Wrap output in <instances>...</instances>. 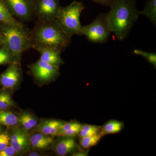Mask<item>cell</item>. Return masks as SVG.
I'll use <instances>...</instances> for the list:
<instances>
[{"mask_svg":"<svg viewBox=\"0 0 156 156\" xmlns=\"http://www.w3.org/2000/svg\"><path fill=\"white\" fill-rule=\"evenodd\" d=\"M29 37L33 49L47 47L63 52L70 45L72 37L67 35L58 25L56 20H36L33 28L28 30Z\"/></svg>","mask_w":156,"mask_h":156,"instance_id":"cell-1","label":"cell"},{"mask_svg":"<svg viewBox=\"0 0 156 156\" xmlns=\"http://www.w3.org/2000/svg\"><path fill=\"white\" fill-rule=\"evenodd\" d=\"M106 14L107 20L112 33L119 41L124 40L138 19L139 11L134 0H114Z\"/></svg>","mask_w":156,"mask_h":156,"instance_id":"cell-2","label":"cell"},{"mask_svg":"<svg viewBox=\"0 0 156 156\" xmlns=\"http://www.w3.org/2000/svg\"><path fill=\"white\" fill-rule=\"evenodd\" d=\"M3 45L12 53L16 60L20 62L21 56L32 47L28 31L14 26L0 23Z\"/></svg>","mask_w":156,"mask_h":156,"instance_id":"cell-3","label":"cell"},{"mask_svg":"<svg viewBox=\"0 0 156 156\" xmlns=\"http://www.w3.org/2000/svg\"><path fill=\"white\" fill-rule=\"evenodd\" d=\"M85 9L83 2L74 1L66 7H62L56 20L62 29L67 35L83 36L81 32L80 17Z\"/></svg>","mask_w":156,"mask_h":156,"instance_id":"cell-4","label":"cell"},{"mask_svg":"<svg viewBox=\"0 0 156 156\" xmlns=\"http://www.w3.org/2000/svg\"><path fill=\"white\" fill-rule=\"evenodd\" d=\"M81 32L89 41L102 44L108 40L112 33L109 27L106 14H98L94 21L89 25L82 26Z\"/></svg>","mask_w":156,"mask_h":156,"instance_id":"cell-5","label":"cell"},{"mask_svg":"<svg viewBox=\"0 0 156 156\" xmlns=\"http://www.w3.org/2000/svg\"><path fill=\"white\" fill-rule=\"evenodd\" d=\"M61 7L60 0H33L34 17L41 21L56 20Z\"/></svg>","mask_w":156,"mask_h":156,"instance_id":"cell-6","label":"cell"},{"mask_svg":"<svg viewBox=\"0 0 156 156\" xmlns=\"http://www.w3.org/2000/svg\"><path fill=\"white\" fill-rule=\"evenodd\" d=\"M3 1L9 11L17 20L27 22L34 17L33 0Z\"/></svg>","mask_w":156,"mask_h":156,"instance_id":"cell-7","label":"cell"},{"mask_svg":"<svg viewBox=\"0 0 156 156\" xmlns=\"http://www.w3.org/2000/svg\"><path fill=\"white\" fill-rule=\"evenodd\" d=\"M28 67L35 79L42 83L53 81L60 74L59 68L53 66L41 59L29 65Z\"/></svg>","mask_w":156,"mask_h":156,"instance_id":"cell-8","label":"cell"},{"mask_svg":"<svg viewBox=\"0 0 156 156\" xmlns=\"http://www.w3.org/2000/svg\"><path fill=\"white\" fill-rule=\"evenodd\" d=\"M21 78V69L20 62L9 64L5 72L0 75V84L4 88L12 89L17 86Z\"/></svg>","mask_w":156,"mask_h":156,"instance_id":"cell-9","label":"cell"},{"mask_svg":"<svg viewBox=\"0 0 156 156\" xmlns=\"http://www.w3.org/2000/svg\"><path fill=\"white\" fill-rule=\"evenodd\" d=\"M10 144L17 154H22L28 151L30 147L28 131L23 128H14L10 136Z\"/></svg>","mask_w":156,"mask_h":156,"instance_id":"cell-10","label":"cell"},{"mask_svg":"<svg viewBox=\"0 0 156 156\" xmlns=\"http://www.w3.org/2000/svg\"><path fill=\"white\" fill-rule=\"evenodd\" d=\"M34 49L41 54L40 59L49 64L58 68L64 64V61L61 58V52L59 50L43 47H37Z\"/></svg>","mask_w":156,"mask_h":156,"instance_id":"cell-11","label":"cell"},{"mask_svg":"<svg viewBox=\"0 0 156 156\" xmlns=\"http://www.w3.org/2000/svg\"><path fill=\"white\" fill-rule=\"evenodd\" d=\"M64 124L56 120H43L37 125L36 131L51 136H55L58 130Z\"/></svg>","mask_w":156,"mask_h":156,"instance_id":"cell-12","label":"cell"},{"mask_svg":"<svg viewBox=\"0 0 156 156\" xmlns=\"http://www.w3.org/2000/svg\"><path fill=\"white\" fill-rule=\"evenodd\" d=\"M57 143L55 147V151L58 156L66 155L74 152L79 148V147L73 137H65Z\"/></svg>","mask_w":156,"mask_h":156,"instance_id":"cell-13","label":"cell"},{"mask_svg":"<svg viewBox=\"0 0 156 156\" xmlns=\"http://www.w3.org/2000/svg\"><path fill=\"white\" fill-rule=\"evenodd\" d=\"M30 145L35 149L44 150L50 147L54 143L52 136L37 133L30 136Z\"/></svg>","mask_w":156,"mask_h":156,"instance_id":"cell-14","label":"cell"},{"mask_svg":"<svg viewBox=\"0 0 156 156\" xmlns=\"http://www.w3.org/2000/svg\"><path fill=\"white\" fill-rule=\"evenodd\" d=\"M0 23L14 26L24 30H28L12 15L3 0H0Z\"/></svg>","mask_w":156,"mask_h":156,"instance_id":"cell-15","label":"cell"},{"mask_svg":"<svg viewBox=\"0 0 156 156\" xmlns=\"http://www.w3.org/2000/svg\"><path fill=\"white\" fill-rule=\"evenodd\" d=\"M124 128L122 122L116 120H110L105 123L100 130L102 136L106 134H113L119 132Z\"/></svg>","mask_w":156,"mask_h":156,"instance_id":"cell-16","label":"cell"},{"mask_svg":"<svg viewBox=\"0 0 156 156\" xmlns=\"http://www.w3.org/2000/svg\"><path fill=\"white\" fill-rule=\"evenodd\" d=\"M140 15H144L147 17L151 22L156 26V0H148L142 11H139Z\"/></svg>","mask_w":156,"mask_h":156,"instance_id":"cell-17","label":"cell"},{"mask_svg":"<svg viewBox=\"0 0 156 156\" xmlns=\"http://www.w3.org/2000/svg\"><path fill=\"white\" fill-rule=\"evenodd\" d=\"M18 122L22 128L29 131L37 125V121L35 118L29 112L23 113L18 118Z\"/></svg>","mask_w":156,"mask_h":156,"instance_id":"cell-18","label":"cell"},{"mask_svg":"<svg viewBox=\"0 0 156 156\" xmlns=\"http://www.w3.org/2000/svg\"><path fill=\"white\" fill-rule=\"evenodd\" d=\"M18 122V118L12 112L5 110H0V124L6 126H16Z\"/></svg>","mask_w":156,"mask_h":156,"instance_id":"cell-19","label":"cell"},{"mask_svg":"<svg viewBox=\"0 0 156 156\" xmlns=\"http://www.w3.org/2000/svg\"><path fill=\"white\" fill-rule=\"evenodd\" d=\"M102 136L99 132L95 135L82 137L80 138V144L81 147L84 148H89L96 145Z\"/></svg>","mask_w":156,"mask_h":156,"instance_id":"cell-20","label":"cell"},{"mask_svg":"<svg viewBox=\"0 0 156 156\" xmlns=\"http://www.w3.org/2000/svg\"><path fill=\"white\" fill-rule=\"evenodd\" d=\"M14 62H19L5 46L2 45L0 47V65L10 64Z\"/></svg>","mask_w":156,"mask_h":156,"instance_id":"cell-21","label":"cell"},{"mask_svg":"<svg viewBox=\"0 0 156 156\" xmlns=\"http://www.w3.org/2000/svg\"><path fill=\"white\" fill-rule=\"evenodd\" d=\"M99 126L90 125H83L78 135L80 138L95 135L100 132Z\"/></svg>","mask_w":156,"mask_h":156,"instance_id":"cell-22","label":"cell"},{"mask_svg":"<svg viewBox=\"0 0 156 156\" xmlns=\"http://www.w3.org/2000/svg\"><path fill=\"white\" fill-rule=\"evenodd\" d=\"M14 105V102L9 93L0 92V110H6Z\"/></svg>","mask_w":156,"mask_h":156,"instance_id":"cell-23","label":"cell"},{"mask_svg":"<svg viewBox=\"0 0 156 156\" xmlns=\"http://www.w3.org/2000/svg\"><path fill=\"white\" fill-rule=\"evenodd\" d=\"M134 54L142 56L149 62L154 67L156 66V54L155 53H148L145 51L139 50H134Z\"/></svg>","mask_w":156,"mask_h":156,"instance_id":"cell-24","label":"cell"},{"mask_svg":"<svg viewBox=\"0 0 156 156\" xmlns=\"http://www.w3.org/2000/svg\"><path fill=\"white\" fill-rule=\"evenodd\" d=\"M78 127L71 128L62 132H58L56 133L55 136H65V137H74L79 134L81 127Z\"/></svg>","mask_w":156,"mask_h":156,"instance_id":"cell-25","label":"cell"},{"mask_svg":"<svg viewBox=\"0 0 156 156\" xmlns=\"http://www.w3.org/2000/svg\"><path fill=\"white\" fill-rule=\"evenodd\" d=\"M10 136L6 133H0V151L10 144Z\"/></svg>","mask_w":156,"mask_h":156,"instance_id":"cell-26","label":"cell"},{"mask_svg":"<svg viewBox=\"0 0 156 156\" xmlns=\"http://www.w3.org/2000/svg\"><path fill=\"white\" fill-rule=\"evenodd\" d=\"M82 124L80 123L76 122H70L67 123H65L62 126L60 129L58 130V132H62L71 129V128H76V127H81L82 126Z\"/></svg>","mask_w":156,"mask_h":156,"instance_id":"cell-27","label":"cell"},{"mask_svg":"<svg viewBox=\"0 0 156 156\" xmlns=\"http://www.w3.org/2000/svg\"><path fill=\"white\" fill-rule=\"evenodd\" d=\"M16 154V151L11 145H8L0 151V156H13Z\"/></svg>","mask_w":156,"mask_h":156,"instance_id":"cell-28","label":"cell"},{"mask_svg":"<svg viewBox=\"0 0 156 156\" xmlns=\"http://www.w3.org/2000/svg\"><path fill=\"white\" fill-rule=\"evenodd\" d=\"M93 2L100 5L106 6H110L114 0H92Z\"/></svg>","mask_w":156,"mask_h":156,"instance_id":"cell-29","label":"cell"},{"mask_svg":"<svg viewBox=\"0 0 156 156\" xmlns=\"http://www.w3.org/2000/svg\"><path fill=\"white\" fill-rule=\"evenodd\" d=\"M88 152H78L74 154L73 156H83L88 155Z\"/></svg>","mask_w":156,"mask_h":156,"instance_id":"cell-30","label":"cell"},{"mask_svg":"<svg viewBox=\"0 0 156 156\" xmlns=\"http://www.w3.org/2000/svg\"><path fill=\"white\" fill-rule=\"evenodd\" d=\"M3 45V39L2 36V32H1V28H0V47Z\"/></svg>","mask_w":156,"mask_h":156,"instance_id":"cell-31","label":"cell"},{"mask_svg":"<svg viewBox=\"0 0 156 156\" xmlns=\"http://www.w3.org/2000/svg\"><path fill=\"white\" fill-rule=\"evenodd\" d=\"M30 156H39V154L36 153H31L29 155Z\"/></svg>","mask_w":156,"mask_h":156,"instance_id":"cell-32","label":"cell"},{"mask_svg":"<svg viewBox=\"0 0 156 156\" xmlns=\"http://www.w3.org/2000/svg\"><path fill=\"white\" fill-rule=\"evenodd\" d=\"M1 131H2V129H1V127H0V133H1Z\"/></svg>","mask_w":156,"mask_h":156,"instance_id":"cell-33","label":"cell"}]
</instances>
